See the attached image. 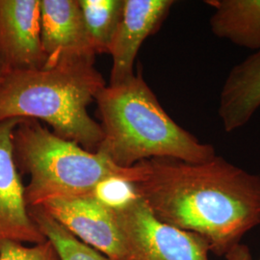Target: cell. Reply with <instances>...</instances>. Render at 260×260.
Here are the masks:
<instances>
[{"mask_svg": "<svg viewBox=\"0 0 260 260\" xmlns=\"http://www.w3.org/2000/svg\"><path fill=\"white\" fill-rule=\"evenodd\" d=\"M144 176L131 192L160 221L205 238L225 255L260 223V176L222 156L200 163L170 158L141 162Z\"/></svg>", "mask_w": 260, "mask_h": 260, "instance_id": "6da1fadb", "label": "cell"}, {"mask_svg": "<svg viewBox=\"0 0 260 260\" xmlns=\"http://www.w3.org/2000/svg\"><path fill=\"white\" fill-rule=\"evenodd\" d=\"M95 102L103 133L96 152L120 167L152 158L200 163L217 155L212 145L197 139L168 115L141 75L105 86Z\"/></svg>", "mask_w": 260, "mask_h": 260, "instance_id": "7a4b0ae2", "label": "cell"}, {"mask_svg": "<svg viewBox=\"0 0 260 260\" xmlns=\"http://www.w3.org/2000/svg\"><path fill=\"white\" fill-rule=\"evenodd\" d=\"M105 86L103 75L91 63L7 72L0 85V122L42 120L57 136L96 152L103 129L87 107Z\"/></svg>", "mask_w": 260, "mask_h": 260, "instance_id": "3957f363", "label": "cell"}, {"mask_svg": "<svg viewBox=\"0 0 260 260\" xmlns=\"http://www.w3.org/2000/svg\"><path fill=\"white\" fill-rule=\"evenodd\" d=\"M13 149L18 170L30 176L24 190L28 207L98 195L111 182L129 185L139 181L145 172L141 162L120 167L100 152L57 136L37 120L19 122L13 133Z\"/></svg>", "mask_w": 260, "mask_h": 260, "instance_id": "277c9868", "label": "cell"}, {"mask_svg": "<svg viewBox=\"0 0 260 260\" xmlns=\"http://www.w3.org/2000/svg\"><path fill=\"white\" fill-rule=\"evenodd\" d=\"M111 203L126 260H209L205 238L160 221L132 192Z\"/></svg>", "mask_w": 260, "mask_h": 260, "instance_id": "5b68a950", "label": "cell"}, {"mask_svg": "<svg viewBox=\"0 0 260 260\" xmlns=\"http://www.w3.org/2000/svg\"><path fill=\"white\" fill-rule=\"evenodd\" d=\"M41 207L80 241L109 259L126 260L114 207L101 194L55 200Z\"/></svg>", "mask_w": 260, "mask_h": 260, "instance_id": "8992f818", "label": "cell"}, {"mask_svg": "<svg viewBox=\"0 0 260 260\" xmlns=\"http://www.w3.org/2000/svg\"><path fill=\"white\" fill-rule=\"evenodd\" d=\"M45 66L91 63L98 54L78 0H40Z\"/></svg>", "mask_w": 260, "mask_h": 260, "instance_id": "52a82bcc", "label": "cell"}, {"mask_svg": "<svg viewBox=\"0 0 260 260\" xmlns=\"http://www.w3.org/2000/svg\"><path fill=\"white\" fill-rule=\"evenodd\" d=\"M24 119L0 122V244L4 241L39 244L47 238L28 212L13 149V133Z\"/></svg>", "mask_w": 260, "mask_h": 260, "instance_id": "ba28073f", "label": "cell"}, {"mask_svg": "<svg viewBox=\"0 0 260 260\" xmlns=\"http://www.w3.org/2000/svg\"><path fill=\"white\" fill-rule=\"evenodd\" d=\"M0 58L6 73L44 68L40 0H0Z\"/></svg>", "mask_w": 260, "mask_h": 260, "instance_id": "9c48e42d", "label": "cell"}, {"mask_svg": "<svg viewBox=\"0 0 260 260\" xmlns=\"http://www.w3.org/2000/svg\"><path fill=\"white\" fill-rule=\"evenodd\" d=\"M175 4L173 0H123L121 21L108 53L113 59L110 84H121L134 76L140 47L154 34Z\"/></svg>", "mask_w": 260, "mask_h": 260, "instance_id": "30bf717a", "label": "cell"}, {"mask_svg": "<svg viewBox=\"0 0 260 260\" xmlns=\"http://www.w3.org/2000/svg\"><path fill=\"white\" fill-rule=\"evenodd\" d=\"M260 107V49L233 67L224 80L218 115L225 132L247 124Z\"/></svg>", "mask_w": 260, "mask_h": 260, "instance_id": "8fae6325", "label": "cell"}, {"mask_svg": "<svg viewBox=\"0 0 260 260\" xmlns=\"http://www.w3.org/2000/svg\"><path fill=\"white\" fill-rule=\"evenodd\" d=\"M213 9L209 19L216 37L257 51L260 49V0H206Z\"/></svg>", "mask_w": 260, "mask_h": 260, "instance_id": "7c38bea8", "label": "cell"}, {"mask_svg": "<svg viewBox=\"0 0 260 260\" xmlns=\"http://www.w3.org/2000/svg\"><path fill=\"white\" fill-rule=\"evenodd\" d=\"M28 212L40 232L52 243L60 260H111L80 241L43 207H28Z\"/></svg>", "mask_w": 260, "mask_h": 260, "instance_id": "4fadbf2b", "label": "cell"}, {"mask_svg": "<svg viewBox=\"0 0 260 260\" xmlns=\"http://www.w3.org/2000/svg\"><path fill=\"white\" fill-rule=\"evenodd\" d=\"M96 53H108L122 16L123 0H78Z\"/></svg>", "mask_w": 260, "mask_h": 260, "instance_id": "5bb4252c", "label": "cell"}, {"mask_svg": "<svg viewBox=\"0 0 260 260\" xmlns=\"http://www.w3.org/2000/svg\"><path fill=\"white\" fill-rule=\"evenodd\" d=\"M0 260H60V257L52 243L47 239L32 246L19 242H2Z\"/></svg>", "mask_w": 260, "mask_h": 260, "instance_id": "9a60e30c", "label": "cell"}, {"mask_svg": "<svg viewBox=\"0 0 260 260\" xmlns=\"http://www.w3.org/2000/svg\"><path fill=\"white\" fill-rule=\"evenodd\" d=\"M226 260H252L251 251L247 245L238 244L224 255Z\"/></svg>", "mask_w": 260, "mask_h": 260, "instance_id": "2e32d148", "label": "cell"}, {"mask_svg": "<svg viewBox=\"0 0 260 260\" xmlns=\"http://www.w3.org/2000/svg\"><path fill=\"white\" fill-rule=\"evenodd\" d=\"M5 74H6V70H5V67L3 65L2 60H1V58H0V85H1L2 79H3Z\"/></svg>", "mask_w": 260, "mask_h": 260, "instance_id": "e0dca14e", "label": "cell"}, {"mask_svg": "<svg viewBox=\"0 0 260 260\" xmlns=\"http://www.w3.org/2000/svg\"><path fill=\"white\" fill-rule=\"evenodd\" d=\"M260 260V259H259Z\"/></svg>", "mask_w": 260, "mask_h": 260, "instance_id": "ac0fdd59", "label": "cell"}]
</instances>
